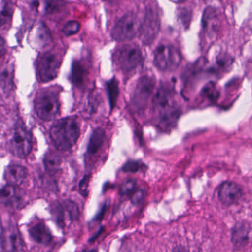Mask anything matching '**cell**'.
<instances>
[{
    "label": "cell",
    "mask_w": 252,
    "mask_h": 252,
    "mask_svg": "<svg viewBox=\"0 0 252 252\" xmlns=\"http://www.w3.org/2000/svg\"><path fill=\"white\" fill-rule=\"evenodd\" d=\"M152 109L157 124L163 130L175 127L181 115L175 100L174 92L168 85H161L157 90L152 98Z\"/></svg>",
    "instance_id": "obj_1"
},
{
    "label": "cell",
    "mask_w": 252,
    "mask_h": 252,
    "mask_svg": "<svg viewBox=\"0 0 252 252\" xmlns=\"http://www.w3.org/2000/svg\"><path fill=\"white\" fill-rule=\"evenodd\" d=\"M81 134L79 121L75 117H68L56 121L50 130L53 145L59 151L71 150Z\"/></svg>",
    "instance_id": "obj_2"
},
{
    "label": "cell",
    "mask_w": 252,
    "mask_h": 252,
    "mask_svg": "<svg viewBox=\"0 0 252 252\" xmlns=\"http://www.w3.org/2000/svg\"><path fill=\"white\" fill-rule=\"evenodd\" d=\"M61 88L58 86L38 90L34 99V109L37 116L44 121L56 118L60 112Z\"/></svg>",
    "instance_id": "obj_3"
},
{
    "label": "cell",
    "mask_w": 252,
    "mask_h": 252,
    "mask_svg": "<svg viewBox=\"0 0 252 252\" xmlns=\"http://www.w3.org/2000/svg\"><path fill=\"white\" fill-rule=\"evenodd\" d=\"M50 214L55 223L62 229L69 227L80 218L78 205L71 200L54 201L50 205Z\"/></svg>",
    "instance_id": "obj_4"
},
{
    "label": "cell",
    "mask_w": 252,
    "mask_h": 252,
    "mask_svg": "<svg viewBox=\"0 0 252 252\" xmlns=\"http://www.w3.org/2000/svg\"><path fill=\"white\" fill-rule=\"evenodd\" d=\"M62 63L60 55L54 51L43 53L37 59L36 75L38 81L47 83L58 76Z\"/></svg>",
    "instance_id": "obj_5"
},
{
    "label": "cell",
    "mask_w": 252,
    "mask_h": 252,
    "mask_svg": "<svg viewBox=\"0 0 252 252\" xmlns=\"http://www.w3.org/2000/svg\"><path fill=\"white\" fill-rule=\"evenodd\" d=\"M114 59L117 66L121 71L131 72L137 69L142 63V50L136 44H125L115 51Z\"/></svg>",
    "instance_id": "obj_6"
},
{
    "label": "cell",
    "mask_w": 252,
    "mask_h": 252,
    "mask_svg": "<svg viewBox=\"0 0 252 252\" xmlns=\"http://www.w3.org/2000/svg\"><path fill=\"white\" fill-rule=\"evenodd\" d=\"M141 24L134 13H127L112 27L111 36L116 41H131L139 35Z\"/></svg>",
    "instance_id": "obj_7"
},
{
    "label": "cell",
    "mask_w": 252,
    "mask_h": 252,
    "mask_svg": "<svg viewBox=\"0 0 252 252\" xmlns=\"http://www.w3.org/2000/svg\"><path fill=\"white\" fill-rule=\"evenodd\" d=\"M9 148L12 154L18 158L28 157L33 148V136L31 131L21 124L16 126L9 140Z\"/></svg>",
    "instance_id": "obj_8"
},
{
    "label": "cell",
    "mask_w": 252,
    "mask_h": 252,
    "mask_svg": "<svg viewBox=\"0 0 252 252\" xmlns=\"http://www.w3.org/2000/svg\"><path fill=\"white\" fill-rule=\"evenodd\" d=\"M154 64L163 72L177 69L181 62L180 52L172 45L161 44L154 52Z\"/></svg>",
    "instance_id": "obj_9"
},
{
    "label": "cell",
    "mask_w": 252,
    "mask_h": 252,
    "mask_svg": "<svg viewBox=\"0 0 252 252\" xmlns=\"http://www.w3.org/2000/svg\"><path fill=\"white\" fill-rule=\"evenodd\" d=\"M155 87V80L153 77L144 75L139 80L132 97V106L136 112H142L146 109Z\"/></svg>",
    "instance_id": "obj_10"
},
{
    "label": "cell",
    "mask_w": 252,
    "mask_h": 252,
    "mask_svg": "<svg viewBox=\"0 0 252 252\" xmlns=\"http://www.w3.org/2000/svg\"><path fill=\"white\" fill-rule=\"evenodd\" d=\"M0 247L4 252H24L25 244L16 224L7 223L0 232Z\"/></svg>",
    "instance_id": "obj_11"
},
{
    "label": "cell",
    "mask_w": 252,
    "mask_h": 252,
    "mask_svg": "<svg viewBox=\"0 0 252 252\" xmlns=\"http://www.w3.org/2000/svg\"><path fill=\"white\" fill-rule=\"evenodd\" d=\"M160 30V19L158 13L152 8L146 12L144 22L141 24L139 35L144 43L153 41Z\"/></svg>",
    "instance_id": "obj_12"
},
{
    "label": "cell",
    "mask_w": 252,
    "mask_h": 252,
    "mask_svg": "<svg viewBox=\"0 0 252 252\" xmlns=\"http://www.w3.org/2000/svg\"><path fill=\"white\" fill-rule=\"evenodd\" d=\"M243 189L238 184L233 182H225L219 187L217 191L219 200L223 205H234L241 201L242 198Z\"/></svg>",
    "instance_id": "obj_13"
},
{
    "label": "cell",
    "mask_w": 252,
    "mask_h": 252,
    "mask_svg": "<svg viewBox=\"0 0 252 252\" xmlns=\"http://www.w3.org/2000/svg\"><path fill=\"white\" fill-rule=\"evenodd\" d=\"M23 199V192L19 187L7 184L0 188V203L6 207L18 208Z\"/></svg>",
    "instance_id": "obj_14"
},
{
    "label": "cell",
    "mask_w": 252,
    "mask_h": 252,
    "mask_svg": "<svg viewBox=\"0 0 252 252\" xmlns=\"http://www.w3.org/2000/svg\"><path fill=\"white\" fill-rule=\"evenodd\" d=\"M202 27L204 33L210 38L216 36L220 31V20L217 10L208 7L204 10L202 18Z\"/></svg>",
    "instance_id": "obj_15"
},
{
    "label": "cell",
    "mask_w": 252,
    "mask_h": 252,
    "mask_svg": "<svg viewBox=\"0 0 252 252\" xmlns=\"http://www.w3.org/2000/svg\"><path fill=\"white\" fill-rule=\"evenodd\" d=\"M28 233L31 240L39 245H50L53 241V235L47 225L41 221L31 223L28 228Z\"/></svg>",
    "instance_id": "obj_16"
},
{
    "label": "cell",
    "mask_w": 252,
    "mask_h": 252,
    "mask_svg": "<svg viewBox=\"0 0 252 252\" xmlns=\"http://www.w3.org/2000/svg\"><path fill=\"white\" fill-rule=\"evenodd\" d=\"M251 227L246 222H239L234 226L232 230V242L237 248L246 247L250 242Z\"/></svg>",
    "instance_id": "obj_17"
},
{
    "label": "cell",
    "mask_w": 252,
    "mask_h": 252,
    "mask_svg": "<svg viewBox=\"0 0 252 252\" xmlns=\"http://www.w3.org/2000/svg\"><path fill=\"white\" fill-rule=\"evenodd\" d=\"M28 176V170L19 164H10L4 170V178L8 185L19 187Z\"/></svg>",
    "instance_id": "obj_18"
},
{
    "label": "cell",
    "mask_w": 252,
    "mask_h": 252,
    "mask_svg": "<svg viewBox=\"0 0 252 252\" xmlns=\"http://www.w3.org/2000/svg\"><path fill=\"white\" fill-rule=\"evenodd\" d=\"M14 86V64L7 62L0 65V89L3 92L11 91Z\"/></svg>",
    "instance_id": "obj_19"
},
{
    "label": "cell",
    "mask_w": 252,
    "mask_h": 252,
    "mask_svg": "<svg viewBox=\"0 0 252 252\" xmlns=\"http://www.w3.org/2000/svg\"><path fill=\"white\" fill-rule=\"evenodd\" d=\"M87 68L80 61H74L71 69V80L72 84L78 88H81L85 84L87 79Z\"/></svg>",
    "instance_id": "obj_20"
},
{
    "label": "cell",
    "mask_w": 252,
    "mask_h": 252,
    "mask_svg": "<svg viewBox=\"0 0 252 252\" xmlns=\"http://www.w3.org/2000/svg\"><path fill=\"white\" fill-rule=\"evenodd\" d=\"M234 63L233 57L227 53H220L217 56L213 66L209 69V72L215 75H221L229 72Z\"/></svg>",
    "instance_id": "obj_21"
},
{
    "label": "cell",
    "mask_w": 252,
    "mask_h": 252,
    "mask_svg": "<svg viewBox=\"0 0 252 252\" xmlns=\"http://www.w3.org/2000/svg\"><path fill=\"white\" fill-rule=\"evenodd\" d=\"M51 34L44 24L37 25L33 33V43L36 48L44 49L51 42Z\"/></svg>",
    "instance_id": "obj_22"
},
{
    "label": "cell",
    "mask_w": 252,
    "mask_h": 252,
    "mask_svg": "<svg viewBox=\"0 0 252 252\" xmlns=\"http://www.w3.org/2000/svg\"><path fill=\"white\" fill-rule=\"evenodd\" d=\"M105 140V130L97 128L92 133L87 149V155L93 157L100 151Z\"/></svg>",
    "instance_id": "obj_23"
},
{
    "label": "cell",
    "mask_w": 252,
    "mask_h": 252,
    "mask_svg": "<svg viewBox=\"0 0 252 252\" xmlns=\"http://www.w3.org/2000/svg\"><path fill=\"white\" fill-rule=\"evenodd\" d=\"M43 163L47 173H55L60 169L62 158L58 153L50 151L44 156Z\"/></svg>",
    "instance_id": "obj_24"
},
{
    "label": "cell",
    "mask_w": 252,
    "mask_h": 252,
    "mask_svg": "<svg viewBox=\"0 0 252 252\" xmlns=\"http://www.w3.org/2000/svg\"><path fill=\"white\" fill-rule=\"evenodd\" d=\"M220 93L219 91L217 84L213 81L207 83L202 90H201L200 96L204 100H207L209 103H216L220 98Z\"/></svg>",
    "instance_id": "obj_25"
},
{
    "label": "cell",
    "mask_w": 252,
    "mask_h": 252,
    "mask_svg": "<svg viewBox=\"0 0 252 252\" xmlns=\"http://www.w3.org/2000/svg\"><path fill=\"white\" fill-rule=\"evenodd\" d=\"M13 13V1L11 0H0V26L10 22Z\"/></svg>",
    "instance_id": "obj_26"
},
{
    "label": "cell",
    "mask_w": 252,
    "mask_h": 252,
    "mask_svg": "<svg viewBox=\"0 0 252 252\" xmlns=\"http://www.w3.org/2000/svg\"><path fill=\"white\" fill-rule=\"evenodd\" d=\"M107 92H108V99H109V106L111 110L115 108L117 99L119 94L118 82L115 78L109 80L106 84Z\"/></svg>",
    "instance_id": "obj_27"
},
{
    "label": "cell",
    "mask_w": 252,
    "mask_h": 252,
    "mask_svg": "<svg viewBox=\"0 0 252 252\" xmlns=\"http://www.w3.org/2000/svg\"><path fill=\"white\" fill-rule=\"evenodd\" d=\"M137 189V182L136 179H127L120 188V195L121 197H130V198Z\"/></svg>",
    "instance_id": "obj_28"
},
{
    "label": "cell",
    "mask_w": 252,
    "mask_h": 252,
    "mask_svg": "<svg viewBox=\"0 0 252 252\" xmlns=\"http://www.w3.org/2000/svg\"><path fill=\"white\" fill-rule=\"evenodd\" d=\"M80 28H81V25L79 22L77 21H69L64 25L62 32L66 36H71L78 33Z\"/></svg>",
    "instance_id": "obj_29"
},
{
    "label": "cell",
    "mask_w": 252,
    "mask_h": 252,
    "mask_svg": "<svg viewBox=\"0 0 252 252\" xmlns=\"http://www.w3.org/2000/svg\"><path fill=\"white\" fill-rule=\"evenodd\" d=\"M142 164L139 161H128L123 166L122 170L125 173H136L142 168Z\"/></svg>",
    "instance_id": "obj_30"
},
{
    "label": "cell",
    "mask_w": 252,
    "mask_h": 252,
    "mask_svg": "<svg viewBox=\"0 0 252 252\" xmlns=\"http://www.w3.org/2000/svg\"><path fill=\"white\" fill-rule=\"evenodd\" d=\"M146 192L144 189H137L130 197L132 204L135 206H139L143 202L145 198Z\"/></svg>",
    "instance_id": "obj_31"
},
{
    "label": "cell",
    "mask_w": 252,
    "mask_h": 252,
    "mask_svg": "<svg viewBox=\"0 0 252 252\" xmlns=\"http://www.w3.org/2000/svg\"><path fill=\"white\" fill-rule=\"evenodd\" d=\"M64 1L65 0H47V4L45 6L46 12L47 13H50L57 10L61 5L63 4Z\"/></svg>",
    "instance_id": "obj_32"
},
{
    "label": "cell",
    "mask_w": 252,
    "mask_h": 252,
    "mask_svg": "<svg viewBox=\"0 0 252 252\" xmlns=\"http://www.w3.org/2000/svg\"><path fill=\"white\" fill-rule=\"evenodd\" d=\"M6 51H7V46H6L5 40L0 36V59L4 56Z\"/></svg>",
    "instance_id": "obj_33"
},
{
    "label": "cell",
    "mask_w": 252,
    "mask_h": 252,
    "mask_svg": "<svg viewBox=\"0 0 252 252\" xmlns=\"http://www.w3.org/2000/svg\"><path fill=\"white\" fill-rule=\"evenodd\" d=\"M89 177L86 176L80 183V189L82 192H86L87 186H88Z\"/></svg>",
    "instance_id": "obj_34"
},
{
    "label": "cell",
    "mask_w": 252,
    "mask_h": 252,
    "mask_svg": "<svg viewBox=\"0 0 252 252\" xmlns=\"http://www.w3.org/2000/svg\"><path fill=\"white\" fill-rule=\"evenodd\" d=\"M172 252H189L188 251L187 249L185 248V247H176L173 250V251Z\"/></svg>",
    "instance_id": "obj_35"
},
{
    "label": "cell",
    "mask_w": 252,
    "mask_h": 252,
    "mask_svg": "<svg viewBox=\"0 0 252 252\" xmlns=\"http://www.w3.org/2000/svg\"><path fill=\"white\" fill-rule=\"evenodd\" d=\"M84 252H97V250H95V249H93V250H87V251Z\"/></svg>",
    "instance_id": "obj_36"
},
{
    "label": "cell",
    "mask_w": 252,
    "mask_h": 252,
    "mask_svg": "<svg viewBox=\"0 0 252 252\" xmlns=\"http://www.w3.org/2000/svg\"><path fill=\"white\" fill-rule=\"evenodd\" d=\"M105 1H108V2H113L115 0H105Z\"/></svg>",
    "instance_id": "obj_37"
},
{
    "label": "cell",
    "mask_w": 252,
    "mask_h": 252,
    "mask_svg": "<svg viewBox=\"0 0 252 252\" xmlns=\"http://www.w3.org/2000/svg\"><path fill=\"white\" fill-rule=\"evenodd\" d=\"M178 1H180V2H183V1H185L186 0H178Z\"/></svg>",
    "instance_id": "obj_38"
}]
</instances>
